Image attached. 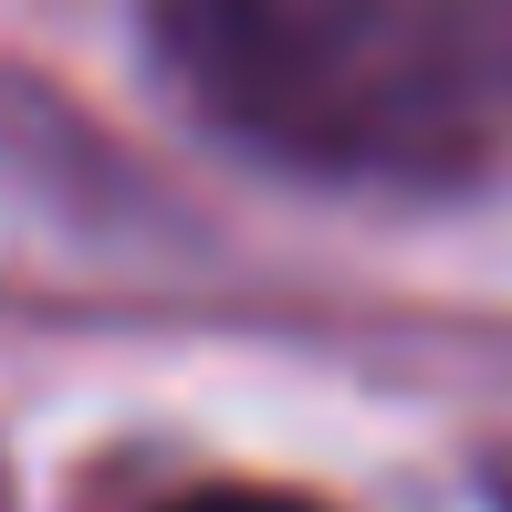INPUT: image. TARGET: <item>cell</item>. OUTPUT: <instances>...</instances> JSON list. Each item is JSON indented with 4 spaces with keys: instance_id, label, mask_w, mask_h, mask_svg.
<instances>
[{
    "instance_id": "obj_1",
    "label": "cell",
    "mask_w": 512,
    "mask_h": 512,
    "mask_svg": "<svg viewBox=\"0 0 512 512\" xmlns=\"http://www.w3.org/2000/svg\"><path fill=\"white\" fill-rule=\"evenodd\" d=\"M209 136L345 189H460L512 136V0H147Z\"/></svg>"
},
{
    "instance_id": "obj_3",
    "label": "cell",
    "mask_w": 512,
    "mask_h": 512,
    "mask_svg": "<svg viewBox=\"0 0 512 512\" xmlns=\"http://www.w3.org/2000/svg\"><path fill=\"white\" fill-rule=\"evenodd\" d=\"M492 512H512V450L492 460Z\"/></svg>"
},
{
    "instance_id": "obj_2",
    "label": "cell",
    "mask_w": 512,
    "mask_h": 512,
    "mask_svg": "<svg viewBox=\"0 0 512 512\" xmlns=\"http://www.w3.org/2000/svg\"><path fill=\"white\" fill-rule=\"evenodd\" d=\"M157 512H324V502H304V492H262V481H209V492L157 502Z\"/></svg>"
}]
</instances>
